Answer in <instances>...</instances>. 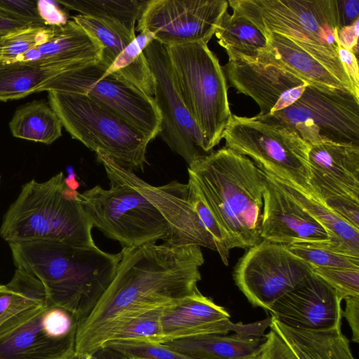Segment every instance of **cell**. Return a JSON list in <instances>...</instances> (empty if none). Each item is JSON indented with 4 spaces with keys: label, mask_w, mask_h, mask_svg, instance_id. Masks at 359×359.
Returning <instances> with one entry per match:
<instances>
[{
    "label": "cell",
    "mask_w": 359,
    "mask_h": 359,
    "mask_svg": "<svg viewBox=\"0 0 359 359\" xmlns=\"http://www.w3.org/2000/svg\"><path fill=\"white\" fill-rule=\"evenodd\" d=\"M102 52L100 42L72 19L55 26L46 43L30 49L15 62L62 64L74 71L97 64Z\"/></svg>",
    "instance_id": "cell-23"
},
{
    "label": "cell",
    "mask_w": 359,
    "mask_h": 359,
    "mask_svg": "<svg viewBox=\"0 0 359 359\" xmlns=\"http://www.w3.org/2000/svg\"><path fill=\"white\" fill-rule=\"evenodd\" d=\"M48 97L72 138L128 171L144 170L147 135L86 95L48 91Z\"/></svg>",
    "instance_id": "cell-5"
},
{
    "label": "cell",
    "mask_w": 359,
    "mask_h": 359,
    "mask_svg": "<svg viewBox=\"0 0 359 359\" xmlns=\"http://www.w3.org/2000/svg\"><path fill=\"white\" fill-rule=\"evenodd\" d=\"M36 5L46 25L60 26L68 21L67 13L56 4V1L41 0L36 1Z\"/></svg>",
    "instance_id": "cell-43"
},
{
    "label": "cell",
    "mask_w": 359,
    "mask_h": 359,
    "mask_svg": "<svg viewBox=\"0 0 359 359\" xmlns=\"http://www.w3.org/2000/svg\"><path fill=\"white\" fill-rule=\"evenodd\" d=\"M72 20L100 42L103 52L100 62L107 69L136 36L135 32L116 22L81 14L72 16Z\"/></svg>",
    "instance_id": "cell-33"
},
{
    "label": "cell",
    "mask_w": 359,
    "mask_h": 359,
    "mask_svg": "<svg viewBox=\"0 0 359 359\" xmlns=\"http://www.w3.org/2000/svg\"><path fill=\"white\" fill-rule=\"evenodd\" d=\"M144 53L154 77L153 97L161 116L158 136L190 165L214 151L210 149L178 92L166 47L153 40Z\"/></svg>",
    "instance_id": "cell-14"
},
{
    "label": "cell",
    "mask_w": 359,
    "mask_h": 359,
    "mask_svg": "<svg viewBox=\"0 0 359 359\" xmlns=\"http://www.w3.org/2000/svg\"><path fill=\"white\" fill-rule=\"evenodd\" d=\"M187 184L189 195L193 206L211 235L215 244L216 251L219 253L223 263L228 265L229 252L232 249L230 242L193 184L189 181Z\"/></svg>",
    "instance_id": "cell-38"
},
{
    "label": "cell",
    "mask_w": 359,
    "mask_h": 359,
    "mask_svg": "<svg viewBox=\"0 0 359 359\" xmlns=\"http://www.w3.org/2000/svg\"><path fill=\"white\" fill-rule=\"evenodd\" d=\"M163 307L144 310L124 318L105 333L102 346L107 341L120 340L161 343V318Z\"/></svg>",
    "instance_id": "cell-32"
},
{
    "label": "cell",
    "mask_w": 359,
    "mask_h": 359,
    "mask_svg": "<svg viewBox=\"0 0 359 359\" xmlns=\"http://www.w3.org/2000/svg\"><path fill=\"white\" fill-rule=\"evenodd\" d=\"M265 173V172H264ZM268 175L287 195L300 205L326 229L329 241L339 252L359 257V229H356L312 194L290 183Z\"/></svg>",
    "instance_id": "cell-26"
},
{
    "label": "cell",
    "mask_w": 359,
    "mask_h": 359,
    "mask_svg": "<svg viewBox=\"0 0 359 359\" xmlns=\"http://www.w3.org/2000/svg\"><path fill=\"white\" fill-rule=\"evenodd\" d=\"M226 0H149L136 29L148 30L165 46L208 43L227 11Z\"/></svg>",
    "instance_id": "cell-15"
},
{
    "label": "cell",
    "mask_w": 359,
    "mask_h": 359,
    "mask_svg": "<svg viewBox=\"0 0 359 359\" xmlns=\"http://www.w3.org/2000/svg\"><path fill=\"white\" fill-rule=\"evenodd\" d=\"M32 26L34 25L7 16H0V37Z\"/></svg>",
    "instance_id": "cell-48"
},
{
    "label": "cell",
    "mask_w": 359,
    "mask_h": 359,
    "mask_svg": "<svg viewBox=\"0 0 359 359\" xmlns=\"http://www.w3.org/2000/svg\"><path fill=\"white\" fill-rule=\"evenodd\" d=\"M68 359H94L91 353H74Z\"/></svg>",
    "instance_id": "cell-51"
},
{
    "label": "cell",
    "mask_w": 359,
    "mask_h": 359,
    "mask_svg": "<svg viewBox=\"0 0 359 359\" xmlns=\"http://www.w3.org/2000/svg\"><path fill=\"white\" fill-rule=\"evenodd\" d=\"M72 71L62 64L0 62V101L20 99L38 93L52 79Z\"/></svg>",
    "instance_id": "cell-27"
},
{
    "label": "cell",
    "mask_w": 359,
    "mask_h": 359,
    "mask_svg": "<svg viewBox=\"0 0 359 359\" xmlns=\"http://www.w3.org/2000/svg\"><path fill=\"white\" fill-rule=\"evenodd\" d=\"M65 185L70 189L76 190L79 182L76 180L75 174L70 172L67 177L64 180Z\"/></svg>",
    "instance_id": "cell-50"
},
{
    "label": "cell",
    "mask_w": 359,
    "mask_h": 359,
    "mask_svg": "<svg viewBox=\"0 0 359 359\" xmlns=\"http://www.w3.org/2000/svg\"><path fill=\"white\" fill-rule=\"evenodd\" d=\"M295 256L314 268H342L359 270V257L337 251L329 241L301 242L287 246Z\"/></svg>",
    "instance_id": "cell-35"
},
{
    "label": "cell",
    "mask_w": 359,
    "mask_h": 359,
    "mask_svg": "<svg viewBox=\"0 0 359 359\" xmlns=\"http://www.w3.org/2000/svg\"><path fill=\"white\" fill-rule=\"evenodd\" d=\"M165 47L182 101L213 150L232 115L223 68L206 43Z\"/></svg>",
    "instance_id": "cell-6"
},
{
    "label": "cell",
    "mask_w": 359,
    "mask_h": 359,
    "mask_svg": "<svg viewBox=\"0 0 359 359\" xmlns=\"http://www.w3.org/2000/svg\"><path fill=\"white\" fill-rule=\"evenodd\" d=\"M346 307L341 311V316L348 323L352 331V341L359 343V297H348L344 299Z\"/></svg>",
    "instance_id": "cell-45"
},
{
    "label": "cell",
    "mask_w": 359,
    "mask_h": 359,
    "mask_svg": "<svg viewBox=\"0 0 359 359\" xmlns=\"http://www.w3.org/2000/svg\"><path fill=\"white\" fill-rule=\"evenodd\" d=\"M339 57L349 77L355 93L359 95V71L356 56L341 47L338 50Z\"/></svg>",
    "instance_id": "cell-46"
},
{
    "label": "cell",
    "mask_w": 359,
    "mask_h": 359,
    "mask_svg": "<svg viewBox=\"0 0 359 359\" xmlns=\"http://www.w3.org/2000/svg\"><path fill=\"white\" fill-rule=\"evenodd\" d=\"M313 273L329 284L342 300L359 297V270L342 268H314Z\"/></svg>",
    "instance_id": "cell-39"
},
{
    "label": "cell",
    "mask_w": 359,
    "mask_h": 359,
    "mask_svg": "<svg viewBox=\"0 0 359 359\" xmlns=\"http://www.w3.org/2000/svg\"><path fill=\"white\" fill-rule=\"evenodd\" d=\"M154 40L148 30L141 32L116 57L102 76L115 74L154 97L155 80L149 62L144 53Z\"/></svg>",
    "instance_id": "cell-30"
},
{
    "label": "cell",
    "mask_w": 359,
    "mask_h": 359,
    "mask_svg": "<svg viewBox=\"0 0 359 359\" xmlns=\"http://www.w3.org/2000/svg\"><path fill=\"white\" fill-rule=\"evenodd\" d=\"M223 138L225 147L248 157L264 172L311 194L310 145L289 128L232 114Z\"/></svg>",
    "instance_id": "cell-8"
},
{
    "label": "cell",
    "mask_w": 359,
    "mask_h": 359,
    "mask_svg": "<svg viewBox=\"0 0 359 359\" xmlns=\"http://www.w3.org/2000/svg\"><path fill=\"white\" fill-rule=\"evenodd\" d=\"M311 194L320 201L334 195L359 198V147L333 142L310 145Z\"/></svg>",
    "instance_id": "cell-22"
},
{
    "label": "cell",
    "mask_w": 359,
    "mask_h": 359,
    "mask_svg": "<svg viewBox=\"0 0 359 359\" xmlns=\"http://www.w3.org/2000/svg\"><path fill=\"white\" fill-rule=\"evenodd\" d=\"M81 15L118 22L135 32V25L147 1L138 0H57Z\"/></svg>",
    "instance_id": "cell-31"
},
{
    "label": "cell",
    "mask_w": 359,
    "mask_h": 359,
    "mask_svg": "<svg viewBox=\"0 0 359 359\" xmlns=\"http://www.w3.org/2000/svg\"><path fill=\"white\" fill-rule=\"evenodd\" d=\"M55 26H32L0 39V62H14L30 49L43 45L53 36Z\"/></svg>",
    "instance_id": "cell-36"
},
{
    "label": "cell",
    "mask_w": 359,
    "mask_h": 359,
    "mask_svg": "<svg viewBox=\"0 0 359 359\" xmlns=\"http://www.w3.org/2000/svg\"><path fill=\"white\" fill-rule=\"evenodd\" d=\"M359 19L350 26L343 27L337 29V38L339 47L352 51L358 45Z\"/></svg>",
    "instance_id": "cell-47"
},
{
    "label": "cell",
    "mask_w": 359,
    "mask_h": 359,
    "mask_svg": "<svg viewBox=\"0 0 359 359\" xmlns=\"http://www.w3.org/2000/svg\"><path fill=\"white\" fill-rule=\"evenodd\" d=\"M97 64L64 73L48 81L38 92L59 91L86 95L147 135L159 133L161 113L153 97Z\"/></svg>",
    "instance_id": "cell-12"
},
{
    "label": "cell",
    "mask_w": 359,
    "mask_h": 359,
    "mask_svg": "<svg viewBox=\"0 0 359 359\" xmlns=\"http://www.w3.org/2000/svg\"><path fill=\"white\" fill-rule=\"evenodd\" d=\"M110 187L100 185L79 194L93 227L122 248L149 243L184 245L160 210L135 188L113 177Z\"/></svg>",
    "instance_id": "cell-7"
},
{
    "label": "cell",
    "mask_w": 359,
    "mask_h": 359,
    "mask_svg": "<svg viewBox=\"0 0 359 359\" xmlns=\"http://www.w3.org/2000/svg\"><path fill=\"white\" fill-rule=\"evenodd\" d=\"M341 302L336 291L313 273L279 298L269 311L285 326L320 331L341 326Z\"/></svg>",
    "instance_id": "cell-19"
},
{
    "label": "cell",
    "mask_w": 359,
    "mask_h": 359,
    "mask_svg": "<svg viewBox=\"0 0 359 359\" xmlns=\"http://www.w3.org/2000/svg\"><path fill=\"white\" fill-rule=\"evenodd\" d=\"M47 305L43 284L26 271L17 269L11 280L0 285V316L16 306Z\"/></svg>",
    "instance_id": "cell-34"
},
{
    "label": "cell",
    "mask_w": 359,
    "mask_h": 359,
    "mask_svg": "<svg viewBox=\"0 0 359 359\" xmlns=\"http://www.w3.org/2000/svg\"><path fill=\"white\" fill-rule=\"evenodd\" d=\"M0 16H6L0 11ZM8 17V16H7Z\"/></svg>",
    "instance_id": "cell-53"
},
{
    "label": "cell",
    "mask_w": 359,
    "mask_h": 359,
    "mask_svg": "<svg viewBox=\"0 0 359 359\" xmlns=\"http://www.w3.org/2000/svg\"><path fill=\"white\" fill-rule=\"evenodd\" d=\"M266 335L207 334L165 341V345L196 359H250L258 354Z\"/></svg>",
    "instance_id": "cell-24"
},
{
    "label": "cell",
    "mask_w": 359,
    "mask_h": 359,
    "mask_svg": "<svg viewBox=\"0 0 359 359\" xmlns=\"http://www.w3.org/2000/svg\"><path fill=\"white\" fill-rule=\"evenodd\" d=\"M0 39H1V37H0Z\"/></svg>",
    "instance_id": "cell-54"
},
{
    "label": "cell",
    "mask_w": 359,
    "mask_h": 359,
    "mask_svg": "<svg viewBox=\"0 0 359 359\" xmlns=\"http://www.w3.org/2000/svg\"><path fill=\"white\" fill-rule=\"evenodd\" d=\"M191 182L212 213L231 248L262 240L265 173L248 157L226 147L188 168Z\"/></svg>",
    "instance_id": "cell-3"
},
{
    "label": "cell",
    "mask_w": 359,
    "mask_h": 359,
    "mask_svg": "<svg viewBox=\"0 0 359 359\" xmlns=\"http://www.w3.org/2000/svg\"><path fill=\"white\" fill-rule=\"evenodd\" d=\"M265 36L278 33L338 53L335 0H229Z\"/></svg>",
    "instance_id": "cell-10"
},
{
    "label": "cell",
    "mask_w": 359,
    "mask_h": 359,
    "mask_svg": "<svg viewBox=\"0 0 359 359\" xmlns=\"http://www.w3.org/2000/svg\"><path fill=\"white\" fill-rule=\"evenodd\" d=\"M0 11L6 16L34 26H45L40 17L36 1L25 0H0Z\"/></svg>",
    "instance_id": "cell-40"
},
{
    "label": "cell",
    "mask_w": 359,
    "mask_h": 359,
    "mask_svg": "<svg viewBox=\"0 0 359 359\" xmlns=\"http://www.w3.org/2000/svg\"><path fill=\"white\" fill-rule=\"evenodd\" d=\"M265 37L266 46L255 62L283 69L310 84L348 90L359 97L339 54L276 32Z\"/></svg>",
    "instance_id": "cell-16"
},
{
    "label": "cell",
    "mask_w": 359,
    "mask_h": 359,
    "mask_svg": "<svg viewBox=\"0 0 359 359\" xmlns=\"http://www.w3.org/2000/svg\"><path fill=\"white\" fill-rule=\"evenodd\" d=\"M337 29L359 19V0H335Z\"/></svg>",
    "instance_id": "cell-44"
},
{
    "label": "cell",
    "mask_w": 359,
    "mask_h": 359,
    "mask_svg": "<svg viewBox=\"0 0 359 359\" xmlns=\"http://www.w3.org/2000/svg\"><path fill=\"white\" fill-rule=\"evenodd\" d=\"M8 244L16 268L43 284L47 305L69 311L80 322L113 281L121 259V252L108 253L96 245L41 241Z\"/></svg>",
    "instance_id": "cell-2"
},
{
    "label": "cell",
    "mask_w": 359,
    "mask_h": 359,
    "mask_svg": "<svg viewBox=\"0 0 359 359\" xmlns=\"http://www.w3.org/2000/svg\"><path fill=\"white\" fill-rule=\"evenodd\" d=\"M320 201L340 217L359 229V198L348 195H334Z\"/></svg>",
    "instance_id": "cell-41"
},
{
    "label": "cell",
    "mask_w": 359,
    "mask_h": 359,
    "mask_svg": "<svg viewBox=\"0 0 359 359\" xmlns=\"http://www.w3.org/2000/svg\"><path fill=\"white\" fill-rule=\"evenodd\" d=\"M250 359H266V358H265V356L262 352V351L258 354H257L256 355H255L254 357H252Z\"/></svg>",
    "instance_id": "cell-52"
},
{
    "label": "cell",
    "mask_w": 359,
    "mask_h": 359,
    "mask_svg": "<svg viewBox=\"0 0 359 359\" xmlns=\"http://www.w3.org/2000/svg\"><path fill=\"white\" fill-rule=\"evenodd\" d=\"M79 323L62 307L28 308L0 326V359H68Z\"/></svg>",
    "instance_id": "cell-11"
},
{
    "label": "cell",
    "mask_w": 359,
    "mask_h": 359,
    "mask_svg": "<svg viewBox=\"0 0 359 359\" xmlns=\"http://www.w3.org/2000/svg\"><path fill=\"white\" fill-rule=\"evenodd\" d=\"M222 68L229 85L258 104V116L288 107L310 84L283 69L258 62L229 60Z\"/></svg>",
    "instance_id": "cell-20"
},
{
    "label": "cell",
    "mask_w": 359,
    "mask_h": 359,
    "mask_svg": "<svg viewBox=\"0 0 359 359\" xmlns=\"http://www.w3.org/2000/svg\"><path fill=\"white\" fill-rule=\"evenodd\" d=\"M269 327L285 340L299 359H355L341 326L307 331L285 326L271 318Z\"/></svg>",
    "instance_id": "cell-25"
},
{
    "label": "cell",
    "mask_w": 359,
    "mask_h": 359,
    "mask_svg": "<svg viewBox=\"0 0 359 359\" xmlns=\"http://www.w3.org/2000/svg\"><path fill=\"white\" fill-rule=\"evenodd\" d=\"M97 156L105 169L107 177L129 184L151 201L169 222L182 243L216 250L211 235L190 200L188 184L174 181L160 187L152 186L107 157L100 154Z\"/></svg>",
    "instance_id": "cell-17"
},
{
    "label": "cell",
    "mask_w": 359,
    "mask_h": 359,
    "mask_svg": "<svg viewBox=\"0 0 359 359\" xmlns=\"http://www.w3.org/2000/svg\"><path fill=\"white\" fill-rule=\"evenodd\" d=\"M230 314L198 290L165 306L161 318L162 341L207 334H226L229 331L263 336L271 318L250 324L233 323Z\"/></svg>",
    "instance_id": "cell-18"
},
{
    "label": "cell",
    "mask_w": 359,
    "mask_h": 359,
    "mask_svg": "<svg viewBox=\"0 0 359 359\" xmlns=\"http://www.w3.org/2000/svg\"><path fill=\"white\" fill-rule=\"evenodd\" d=\"M201 247L149 243L122 248L116 276L78 327L75 352L93 353L105 333L133 313L165 306L198 291Z\"/></svg>",
    "instance_id": "cell-1"
},
{
    "label": "cell",
    "mask_w": 359,
    "mask_h": 359,
    "mask_svg": "<svg viewBox=\"0 0 359 359\" xmlns=\"http://www.w3.org/2000/svg\"><path fill=\"white\" fill-rule=\"evenodd\" d=\"M266 340L262 347L266 359H299L285 340L275 331L266 334Z\"/></svg>",
    "instance_id": "cell-42"
},
{
    "label": "cell",
    "mask_w": 359,
    "mask_h": 359,
    "mask_svg": "<svg viewBox=\"0 0 359 359\" xmlns=\"http://www.w3.org/2000/svg\"><path fill=\"white\" fill-rule=\"evenodd\" d=\"M260 236L262 240L290 245L329 241L326 229L265 173Z\"/></svg>",
    "instance_id": "cell-21"
},
{
    "label": "cell",
    "mask_w": 359,
    "mask_h": 359,
    "mask_svg": "<svg viewBox=\"0 0 359 359\" xmlns=\"http://www.w3.org/2000/svg\"><path fill=\"white\" fill-rule=\"evenodd\" d=\"M92 353L94 359H135L121 351L104 345Z\"/></svg>",
    "instance_id": "cell-49"
},
{
    "label": "cell",
    "mask_w": 359,
    "mask_h": 359,
    "mask_svg": "<svg viewBox=\"0 0 359 359\" xmlns=\"http://www.w3.org/2000/svg\"><path fill=\"white\" fill-rule=\"evenodd\" d=\"M255 117L289 128L309 145L333 142L359 147V97L348 90L309 84L288 107Z\"/></svg>",
    "instance_id": "cell-9"
},
{
    "label": "cell",
    "mask_w": 359,
    "mask_h": 359,
    "mask_svg": "<svg viewBox=\"0 0 359 359\" xmlns=\"http://www.w3.org/2000/svg\"><path fill=\"white\" fill-rule=\"evenodd\" d=\"M60 172L43 182L25 184L5 214L0 236L8 243L48 241L78 245H95L93 226Z\"/></svg>",
    "instance_id": "cell-4"
},
{
    "label": "cell",
    "mask_w": 359,
    "mask_h": 359,
    "mask_svg": "<svg viewBox=\"0 0 359 359\" xmlns=\"http://www.w3.org/2000/svg\"><path fill=\"white\" fill-rule=\"evenodd\" d=\"M62 123L44 100H33L20 107L9 122L13 137L51 144L62 135Z\"/></svg>",
    "instance_id": "cell-28"
},
{
    "label": "cell",
    "mask_w": 359,
    "mask_h": 359,
    "mask_svg": "<svg viewBox=\"0 0 359 359\" xmlns=\"http://www.w3.org/2000/svg\"><path fill=\"white\" fill-rule=\"evenodd\" d=\"M229 60L255 62L267 44L263 33L244 17L225 13L215 33Z\"/></svg>",
    "instance_id": "cell-29"
},
{
    "label": "cell",
    "mask_w": 359,
    "mask_h": 359,
    "mask_svg": "<svg viewBox=\"0 0 359 359\" xmlns=\"http://www.w3.org/2000/svg\"><path fill=\"white\" fill-rule=\"evenodd\" d=\"M104 345L121 351L135 359H196L178 352L162 343L120 340L107 341L102 346Z\"/></svg>",
    "instance_id": "cell-37"
},
{
    "label": "cell",
    "mask_w": 359,
    "mask_h": 359,
    "mask_svg": "<svg viewBox=\"0 0 359 359\" xmlns=\"http://www.w3.org/2000/svg\"><path fill=\"white\" fill-rule=\"evenodd\" d=\"M313 270L287 245L262 240L239 259L233 278L254 306L269 311L279 298L311 275Z\"/></svg>",
    "instance_id": "cell-13"
}]
</instances>
